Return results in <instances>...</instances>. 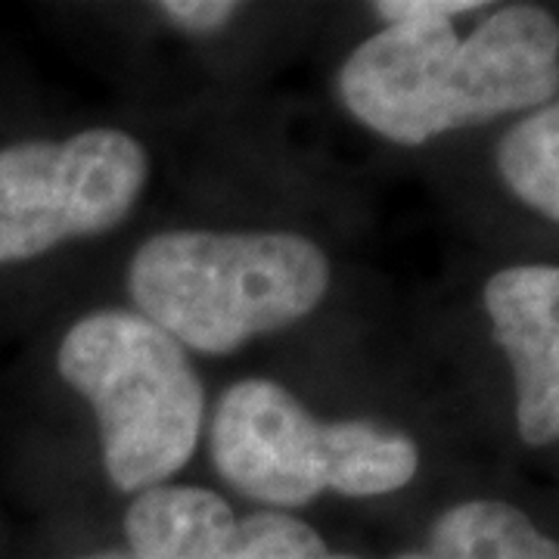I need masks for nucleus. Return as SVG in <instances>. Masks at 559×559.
Instances as JSON below:
<instances>
[{
	"label": "nucleus",
	"mask_w": 559,
	"mask_h": 559,
	"mask_svg": "<svg viewBox=\"0 0 559 559\" xmlns=\"http://www.w3.org/2000/svg\"><path fill=\"white\" fill-rule=\"evenodd\" d=\"M237 528L230 503L197 485L146 488L124 513L134 559H234Z\"/></svg>",
	"instance_id": "7"
},
{
	"label": "nucleus",
	"mask_w": 559,
	"mask_h": 559,
	"mask_svg": "<svg viewBox=\"0 0 559 559\" xmlns=\"http://www.w3.org/2000/svg\"><path fill=\"white\" fill-rule=\"evenodd\" d=\"M485 3L481 0H382L373 3V13L385 25L417 20H457L463 13H476Z\"/></svg>",
	"instance_id": "12"
},
{
	"label": "nucleus",
	"mask_w": 559,
	"mask_h": 559,
	"mask_svg": "<svg viewBox=\"0 0 559 559\" xmlns=\"http://www.w3.org/2000/svg\"><path fill=\"white\" fill-rule=\"evenodd\" d=\"M495 342L513 367L525 444L559 439V264H513L485 283Z\"/></svg>",
	"instance_id": "6"
},
{
	"label": "nucleus",
	"mask_w": 559,
	"mask_h": 559,
	"mask_svg": "<svg viewBox=\"0 0 559 559\" xmlns=\"http://www.w3.org/2000/svg\"><path fill=\"white\" fill-rule=\"evenodd\" d=\"M209 441L221 479L259 503L305 507L330 491L336 419H318L280 382L227 385Z\"/></svg>",
	"instance_id": "5"
},
{
	"label": "nucleus",
	"mask_w": 559,
	"mask_h": 559,
	"mask_svg": "<svg viewBox=\"0 0 559 559\" xmlns=\"http://www.w3.org/2000/svg\"><path fill=\"white\" fill-rule=\"evenodd\" d=\"M60 377L91 401L106 476L146 491L197 454L205 392L187 348L138 311L103 308L62 336Z\"/></svg>",
	"instance_id": "3"
},
{
	"label": "nucleus",
	"mask_w": 559,
	"mask_h": 559,
	"mask_svg": "<svg viewBox=\"0 0 559 559\" xmlns=\"http://www.w3.org/2000/svg\"><path fill=\"white\" fill-rule=\"evenodd\" d=\"M330 289V261L293 230H165L128 264L138 314L200 355L286 330Z\"/></svg>",
	"instance_id": "2"
},
{
	"label": "nucleus",
	"mask_w": 559,
	"mask_h": 559,
	"mask_svg": "<svg viewBox=\"0 0 559 559\" xmlns=\"http://www.w3.org/2000/svg\"><path fill=\"white\" fill-rule=\"evenodd\" d=\"M498 171L516 200L559 221V103L540 106L503 134Z\"/></svg>",
	"instance_id": "9"
},
{
	"label": "nucleus",
	"mask_w": 559,
	"mask_h": 559,
	"mask_svg": "<svg viewBox=\"0 0 559 559\" xmlns=\"http://www.w3.org/2000/svg\"><path fill=\"white\" fill-rule=\"evenodd\" d=\"M156 10L183 32L209 35V32H221L227 22L234 20L240 13V3H230V0H162Z\"/></svg>",
	"instance_id": "11"
},
{
	"label": "nucleus",
	"mask_w": 559,
	"mask_h": 559,
	"mask_svg": "<svg viewBox=\"0 0 559 559\" xmlns=\"http://www.w3.org/2000/svg\"><path fill=\"white\" fill-rule=\"evenodd\" d=\"M330 559H358V557H330Z\"/></svg>",
	"instance_id": "14"
},
{
	"label": "nucleus",
	"mask_w": 559,
	"mask_h": 559,
	"mask_svg": "<svg viewBox=\"0 0 559 559\" xmlns=\"http://www.w3.org/2000/svg\"><path fill=\"white\" fill-rule=\"evenodd\" d=\"M150 178L134 134L91 128L66 140H22L0 150V264L119 227Z\"/></svg>",
	"instance_id": "4"
},
{
	"label": "nucleus",
	"mask_w": 559,
	"mask_h": 559,
	"mask_svg": "<svg viewBox=\"0 0 559 559\" xmlns=\"http://www.w3.org/2000/svg\"><path fill=\"white\" fill-rule=\"evenodd\" d=\"M333 554L308 522L286 510H259L240 520L234 559H330Z\"/></svg>",
	"instance_id": "10"
},
{
	"label": "nucleus",
	"mask_w": 559,
	"mask_h": 559,
	"mask_svg": "<svg viewBox=\"0 0 559 559\" xmlns=\"http://www.w3.org/2000/svg\"><path fill=\"white\" fill-rule=\"evenodd\" d=\"M79 559H134L131 554H121V550H97V554H87Z\"/></svg>",
	"instance_id": "13"
},
{
	"label": "nucleus",
	"mask_w": 559,
	"mask_h": 559,
	"mask_svg": "<svg viewBox=\"0 0 559 559\" xmlns=\"http://www.w3.org/2000/svg\"><path fill=\"white\" fill-rule=\"evenodd\" d=\"M395 559H559V540L513 503L466 500L441 513L423 550Z\"/></svg>",
	"instance_id": "8"
},
{
	"label": "nucleus",
	"mask_w": 559,
	"mask_h": 559,
	"mask_svg": "<svg viewBox=\"0 0 559 559\" xmlns=\"http://www.w3.org/2000/svg\"><path fill=\"white\" fill-rule=\"evenodd\" d=\"M557 91L559 25L532 3L498 7L469 38L451 20L385 25L340 72L345 109L401 146L538 109Z\"/></svg>",
	"instance_id": "1"
}]
</instances>
